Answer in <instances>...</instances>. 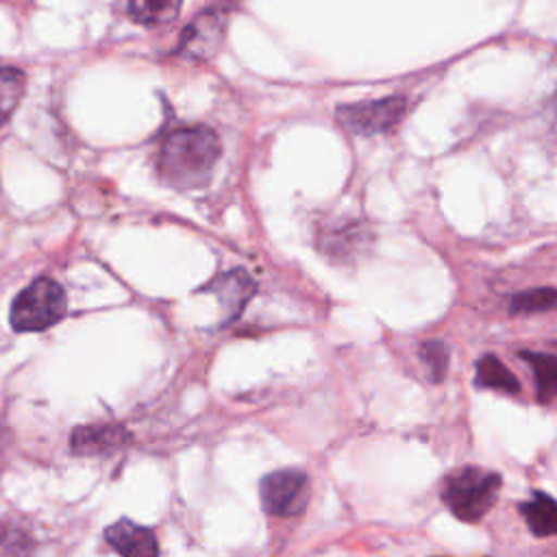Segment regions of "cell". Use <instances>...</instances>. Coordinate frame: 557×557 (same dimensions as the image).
I'll return each mask as SVG.
<instances>
[{
	"instance_id": "6da1fadb",
	"label": "cell",
	"mask_w": 557,
	"mask_h": 557,
	"mask_svg": "<svg viewBox=\"0 0 557 557\" xmlns=\"http://www.w3.org/2000/svg\"><path fill=\"white\" fill-rule=\"evenodd\" d=\"M220 157V139L207 126L172 131L159 150V174L172 187L205 185Z\"/></svg>"
},
{
	"instance_id": "7a4b0ae2",
	"label": "cell",
	"mask_w": 557,
	"mask_h": 557,
	"mask_svg": "<svg viewBox=\"0 0 557 557\" xmlns=\"http://www.w3.org/2000/svg\"><path fill=\"white\" fill-rule=\"evenodd\" d=\"M498 492V472L479 466H461L446 474L440 494L455 518L463 522H476L492 509Z\"/></svg>"
},
{
	"instance_id": "3957f363",
	"label": "cell",
	"mask_w": 557,
	"mask_h": 557,
	"mask_svg": "<svg viewBox=\"0 0 557 557\" xmlns=\"http://www.w3.org/2000/svg\"><path fill=\"white\" fill-rule=\"evenodd\" d=\"M65 307L63 287L50 276H39L15 296L11 305V326L20 333L44 331L63 318Z\"/></svg>"
},
{
	"instance_id": "277c9868",
	"label": "cell",
	"mask_w": 557,
	"mask_h": 557,
	"mask_svg": "<svg viewBox=\"0 0 557 557\" xmlns=\"http://www.w3.org/2000/svg\"><path fill=\"white\" fill-rule=\"evenodd\" d=\"M405 109H407L405 96L394 94V96H385V98L342 104V107H337L335 117L346 131H350L355 135L372 137V135L392 131L403 120Z\"/></svg>"
},
{
	"instance_id": "5b68a950",
	"label": "cell",
	"mask_w": 557,
	"mask_h": 557,
	"mask_svg": "<svg viewBox=\"0 0 557 557\" xmlns=\"http://www.w3.org/2000/svg\"><path fill=\"white\" fill-rule=\"evenodd\" d=\"M261 505L270 516L287 518L305 509L309 496V481L302 470L283 468L265 474L259 483Z\"/></svg>"
},
{
	"instance_id": "8992f818",
	"label": "cell",
	"mask_w": 557,
	"mask_h": 557,
	"mask_svg": "<svg viewBox=\"0 0 557 557\" xmlns=\"http://www.w3.org/2000/svg\"><path fill=\"white\" fill-rule=\"evenodd\" d=\"M133 442V433L117 422L83 424L70 435V448L83 457H111Z\"/></svg>"
},
{
	"instance_id": "52a82bcc",
	"label": "cell",
	"mask_w": 557,
	"mask_h": 557,
	"mask_svg": "<svg viewBox=\"0 0 557 557\" xmlns=\"http://www.w3.org/2000/svg\"><path fill=\"white\" fill-rule=\"evenodd\" d=\"M224 24H226V20H224L222 11L213 9V11L202 13L181 35V50L200 61L211 59L222 44Z\"/></svg>"
},
{
	"instance_id": "ba28073f",
	"label": "cell",
	"mask_w": 557,
	"mask_h": 557,
	"mask_svg": "<svg viewBox=\"0 0 557 557\" xmlns=\"http://www.w3.org/2000/svg\"><path fill=\"white\" fill-rule=\"evenodd\" d=\"M104 537L111 548L122 557H159V542L152 529L141 527L128 518L104 529Z\"/></svg>"
},
{
	"instance_id": "9c48e42d",
	"label": "cell",
	"mask_w": 557,
	"mask_h": 557,
	"mask_svg": "<svg viewBox=\"0 0 557 557\" xmlns=\"http://www.w3.org/2000/svg\"><path fill=\"white\" fill-rule=\"evenodd\" d=\"M37 537L24 518L7 513L0 518V557H35Z\"/></svg>"
},
{
	"instance_id": "30bf717a",
	"label": "cell",
	"mask_w": 557,
	"mask_h": 557,
	"mask_svg": "<svg viewBox=\"0 0 557 557\" xmlns=\"http://www.w3.org/2000/svg\"><path fill=\"white\" fill-rule=\"evenodd\" d=\"M520 513L529 531L537 537L557 533V500L544 492H533L529 500L520 503Z\"/></svg>"
},
{
	"instance_id": "8fae6325",
	"label": "cell",
	"mask_w": 557,
	"mask_h": 557,
	"mask_svg": "<svg viewBox=\"0 0 557 557\" xmlns=\"http://www.w3.org/2000/svg\"><path fill=\"white\" fill-rule=\"evenodd\" d=\"M474 381L479 387H485V389H496V392H505V394L520 392V383H518L516 374L496 355H483L476 361Z\"/></svg>"
},
{
	"instance_id": "7c38bea8",
	"label": "cell",
	"mask_w": 557,
	"mask_h": 557,
	"mask_svg": "<svg viewBox=\"0 0 557 557\" xmlns=\"http://www.w3.org/2000/svg\"><path fill=\"white\" fill-rule=\"evenodd\" d=\"M520 357L529 363L535 381V396L540 403H548L557 396V357L548 352L522 350Z\"/></svg>"
},
{
	"instance_id": "4fadbf2b",
	"label": "cell",
	"mask_w": 557,
	"mask_h": 557,
	"mask_svg": "<svg viewBox=\"0 0 557 557\" xmlns=\"http://www.w3.org/2000/svg\"><path fill=\"white\" fill-rule=\"evenodd\" d=\"M183 0H128V15L144 26H161L172 22Z\"/></svg>"
},
{
	"instance_id": "5bb4252c",
	"label": "cell",
	"mask_w": 557,
	"mask_h": 557,
	"mask_svg": "<svg viewBox=\"0 0 557 557\" xmlns=\"http://www.w3.org/2000/svg\"><path fill=\"white\" fill-rule=\"evenodd\" d=\"M26 89V76L17 67H0V126L9 122Z\"/></svg>"
},
{
	"instance_id": "9a60e30c",
	"label": "cell",
	"mask_w": 557,
	"mask_h": 557,
	"mask_svg": "<svg viewBox=\"0 0 557 557\" xmlns=\"http://www.w3.org/2000/svg\"><path fill=\"white\" fill-rule=\"evenodd\" d=\"M557 309V287H531L513 294L511 313H544Z\"/></svg>"
},
{
	"instance_id": "2e32d148",
	"label": "cell",
	"mask_w": 557,
	"mask_h": 557,
	"mask_svg": "<svg viewBox=\"0 0 557 557\" xmlns=\"http://www.w3.org/2000/svg\"><path fill=\"white\" fill-rule=\"evenodd\" d=\"M215 287H218V292H220L222 296L228 294V296L224 298V305L231 309V315H237L239 309L244 307V302H246V300L250 298V294L255 292L252 281H250L244 272H233V274L220 278V281L215 283Z\"/></svg>"
},
{
	"instance_id": "e0dca14e",
	"label": "cell",
	"mask_w": 557,
	"mask_h": 557,
	"mask_svg": "<svg viewBox=\"0 0 557 557\" xmlns=\"http://www.w3.org/2000/svg\"><path fill=\"white\" fill-rule=\"evenodd\" d=\"M448 346L440 339H429L420 346V359L424 363L426 376L433 383H440L448 370Z\"/></svg>"
}]
</instances>
